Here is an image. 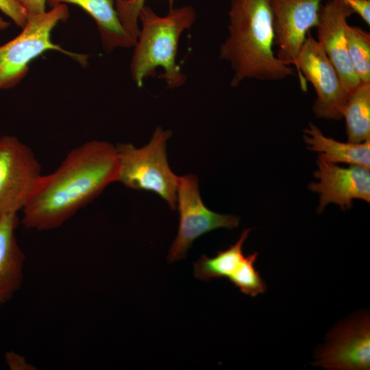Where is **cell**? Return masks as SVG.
I'll use <instances>...</instances> for the list:
<instances>
[{"mask_svg":"<svg viewBox=\"0 0 370 370\" xmlns=\"http://www.w3.org/2000/svg\"><path fill=\"white\" fill-rule=\"evenodd\" d=\"M116 146L90 140L67 153L56 171L42 175L22 210L21 223L38 231L60 227L81 208L117 182Z\"/></svg>","mask_w":370,"mask_h":370,"instance_id":"6da1fadb","label":"cell"},{"mask_svg":"<svg viewBox=\"0 0 370 370\" xmlns=\"http://www.w3.org/2000/svg\"><path fill=\"white\" fill-rule=\"evenodd\" d=\"M228 35L221 44L219 59L230 63V86L245 79L277 81L294 75L293 69L275 55L270 0H231Z\"/></svg>","mask_w":370,"mask_h":370,"instance_id":"7a4b0ae2","label":"cell"},{"mask_svg":"<svg viewBox=\"0 0 370 370\" xmlns=\"http://www.w3.org/2000/svg\"><path fill=\"white\" fill-rule=\"evenodd\" d=\"M196 18L190 5L173 7L162 16L146 4L142 8L138 16L141 27L130 62V74L136 86L141 88L145 78L156 76L158 68L163 70L160 77L169 88L184 84L186 76L176 61L178 45Z\"/></svg>","mask_w":370,"mask_h":370,"instance_id":"3957f363","label":"cell"},{"mask_svg":"<svg viewBox=\"0 0 370 370\" xmlns=\"http://www.w3.org/2000/svg\"><path fill=\"white\" fill-rule=\"evenodd\" d=\"M171 136V130L158 127L143 147L117 144V182L133 190L153 192L175 210L179 176L171 169L166 156V143Z\"/></svg>","mask_w":370,"mask_h":370,"instance_id":"277c9868","label":"cell"},{"mask_svg":"<svg viewBox=\"0 0 370 370\" xmlns=\"http://www.w3.org/2000/svg\"><path fill=\"white\" fill-rule=\"evenodd\" d=\"M69 16V8L64 3L42 14L28 16L21 32L0 46V90L16 86L27 75L29 63L49 50L60 51L81 64L87 63L86 55L66 51L51 40L54 27Z\"/></svg>","mask_w":370,"mask_h":370,"instance_id":"5b68a950","label":"cell"},{"mask_svg":"<svg viewBox=\"0 0 370 370\" xmlns=\"http://www.w3.org/2000/svg\"><path fill=\"white\" fill-rule=\"evenodd\" d=\"M176 208L179 227L169 251V262L185 258L193 243L199 236L218 228L232 230L238 227L240 221L238 217L208 209L201 199L198 178L192 173L179 176Z\"/></svg>","mask_w":370,"mask_h":370,"instance_id":"8992f818","label":"cell"},{"mask_svg":"<svg viewBox=\"0 0 370 370\" xmlns=\"http://www.w3.org/2000/svg\"><path fill=\"white\" fill-rule=\"evenodd\" d=\"M295 66L303 90H306V81L315 90L317 98L312 106L315 116L325 119H341L349 94L323 47L310 34Z\"/></svg>","mask_w":370,"mask_h":370,"instance_id":"52a82bcc","label":"cell"},{"mask_svg":"<svg viewBox=\"0 0 370 370\" xmlns=\"http://www.w3.org/2000/svg\"><path fill=\"white\" fill-rule=\"evenodd\" d=\"M34 152L16 137H0V217L22 210L41 177Z\"/></svg>","mask_w":370,"mask_h":370,"instance_id":"ba28073f","label":"cell"},{"mask_svg":"<svg viewBox=\"0 0 370 370\" xmlns=\"http://www.w3.org/2000/svg\"><path fill=\"white\" fill-rule=\"evenodd\" d=\"M276 56L286 65H295L309 34L319 20L325 0H270Z\"/></svg>","mask_w":370,"mask_h":370,"instance_id":"9c48e42d","label":"cell"},{"mask_svg":"<svg viewBox=\"0 0 370 370\" xmlns=\"http://www.w3.org/2000/svg\"><path fill=\"white\" fill-rule=\"evenodd\" d=\"M317 358L313 365L328 369H369V317L360 315L335 328Z\"/></svg>","mask_w":370,"mask_h":370,"instance_id":"30bf717a","label":"cell"},{"mask_svg":"<svg viewBox=\"0 0 370 370\" xmlns=\"http://www.w3.org/2000/svg\"><path fill=\"white\" fill-rule=\"evenodd\" d=\"M317 164L314 175L319 181L311 182L308 188L319 195V212L331 203L345 210L352 208L355 199L370 201L369 169L355 164L343 167L319 159Z\"/></svg>","mask_w":370,"mask_h":370,"instance_id":"8fae6325","label":"cell"},{"mask_svg":"<svg viewBox=\"0 0 370 370\" xmlns=\"http://www.w3.org/2000/svg\"><path fill=\"white\" fill-rule=\"evenodd\" d=\"M352 14L343 0H327L321 8L316 27L317 41L336 69L348 94L361 84L352 64L347 46V18Z\"/></svg>","mask_w":370,"mask_h":370,"instance_id":"7c38bea8","label":"cell"},{"mask_svg":"<svg viewBox=\"0 0 370 370\" xmlns=\"http://www.w3.org/2000/svg\"><path fill=\"white\" fill-rule=\"evenodd\" d=\"M18 224L17 213L0 217V306L12 299L23 282L25 256L15 235Z\"/></svg>","mask_w":370,"mask_h":370,"instance_id":"4fadbf2b","label":"cell"},{"mask_svg":"<svg viewBox=\"0 0 370 370\" xmlns=\"http://www.w3.org/2000/svg\"><path fill=\"white\" fill-rule=\"evenodd\" d=\"M116 0H47L53 8L59 4H75L86 12L95 21L103 48L112 52L117 48L134 47L136 40L123 27L115 8Z\"/></svg>","mask_w":370,"mask_h":370,"instance_id":"5bb4252c","label":"cell"},{"mask_svg":"<svg viewBox=\"0 0 370 370\" xmlns=\"http://www.w3.org/2000/svg\"><path fill=\"white\" fill-rule=\"evenodd\" d=\"M304 139L308 148L319 153L318 159L328 162L347 163L370 168V140L362 143H343L326 137L318 127L310 123Z\"/></svg>","mask_w":370,"mask_h":370,"instance_id":"9a60e30c","label":"cell"},{"mask_svg":"<svg viewBox=\"0 0 370 370\" xmlns=\"http://www.w3.org/2000/svg\"><path fill=\"white\" fill-rule=\"evenodd\" d=\"M251 229L243 231L235 244L225 250L219 251L214 257L202 255L194 263V274L196 278L204 281L214 278H232L240 268L245 256L243 246L249 236Z\"/></svg>","mask_w":370,"mask_h":370,"instance_id":"2e32d148","label":"cell"},{"mask_svg":"<svg viewBox=\"0 0 370 370\" xmlns=\"http://www.w3.org/2000/svg\"><path fill=\"white\" fill-rule=\"evenodd\" d=\"M343 118L348 142L370 140V83H361L348 95Z\"/></svg>","mask_w":370,"mask_h":370,"instance_id":"e0dca14e","label":"cell"},{"mask_svg":"<svg viewBox=\"0 0 370 370\" xmlns=\"http://www.w3.org/2000/svg\"><path fill=\"white\" fill-rule=\"evenodd\" d=\"M346 38L348 54L361 83H370V34L356 26L347 25Z\"/></svg>","mask_w":370,"mask_h":370,"instance_id":"ac0fdd59","label":"cell"},{"mask_svg":"<svg viewBox=\"0 0 370 370\" xmlns=\"http://www.w3.org/2000/svg\"><path fill=\"white\" fill-rule=\"evenodd\" d=\"M258 253L246 256L236 273L229 280L243 293L256 297L266 291V284L255 268Z\"/></svg>","mask_w":370,"mask_h":370,"instance_id":"d6986e66","label":"cell"},{"mask_svg":"<svg viewBox=\"0 0 370 370\" xmlns=\"http://www.w3.org/2000/svg\"><path fill=\"white\" fill-rule=\"evenodd\" d=\"M147 0H116L115 8L118 17L126 32L136 40L139 34L138 16ZM169 8L174 0H167Z\"/></svg>","mask_w":370,"mask_h":370,"instance_id":"ffe728a7","label":"cell"},{"mask_svg":"<svg viewBox=\"0 0 370 370\" xmlns=\"http://www.w3.org/2000/svg\"><path fill=\"white\" fill-rule=\"evenodd\" d=\"M0 10L21 29L26 25L28 15L16 0H0Z\"/></svg>","mask_w":370,"mask_h":370,"instance_id":"44dd1931","label":"cell"},{"mask_svg":"<svg viewBox=\"0 0 370 370\" xmlns=\"http://www.w3.org/2000/svg\"><path fill=\"white\" fill-rule=\"evenodd\" d=\"M5 360L9 368L12 370H35L36 368L29 363L25 358L14 352H8Z\"/></svg>","mask_w":370,"mask_h":370,"instance_id":"7402d4cb","label":"cell"},{"mask_svg":"<svg viewBox=\"0 0 370 370\" xmlns=\"http://www.w3.org/2000/svg\"><path fill=\"white\" fill-rule=\"evenodd\" d=\"M353 13H356L368 25H370V0H343Z\"/></svg>","mask_w":370,"mask_h":370,"instance_id":"603a6c76","label":"cell"},{"mask_svg":"<svg viewBox=\"0 0 370 370\" xmlns=\"http://www.w3.org/2000/svg\"><path fill=\"white\" fill-rule=\"evenodd\" d=\"M28 16L38 15L46 12L47 0H16Z\"/></svg>","mask_w":370,"mask_h":370,"instance_id":"cb8c5ba5","label":"cell"},{"mask_svg":"<svg viewBox=\"0 0 370 370\" xmlns=\"http://www.w3.org/2000/svg\"><path fill=\"white\" fill-rule=\"evenodd\" d=\"M10 25V23L5 21L1 16H0V30H3L6 29Z\"/></svg>","mask_w":370,"mask_h":370,"instance_id":"d4e9b609","label":"cell"}]
</instances>
